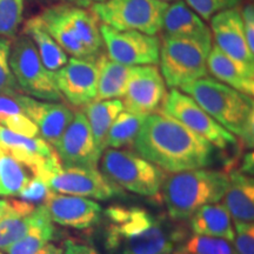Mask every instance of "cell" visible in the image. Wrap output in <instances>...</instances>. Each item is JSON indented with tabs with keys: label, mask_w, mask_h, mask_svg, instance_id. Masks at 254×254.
Returning <instances> with one entry per match:
<instances>
[{
	"label": "cell",
	"mask_w": 254,
	"mask_h": 254,
	"mask_svg": "<svg viewBox=\"0 0 254 254\" xmlns=\"http://www.w3.org/2000/svg\"><path fill=\"white\" fill-rule=\"evenodd\" d=\"M104 217V245L111 254H173L187 238L182 221L141 207L111 206Z\"/></svg>",
	"instance_id": "6da1fadb"
},
{
	"label": "cell",
	"mask_w": 254,
	"mask_h": 254,
	"mask_svg": "<svg viewBox=\"0 0 254 254\" xmlns=\"http://www.w3.org/2000/svg\"><path fill=\"white\" fill-rule=\"evenodd\" d=\"M132 146L136 154L170 173L205 168L213 161V146L163 112L146 117Z\"/></svg>",
	"instance_id": "7a4b0ae2"
},
{
	"label": "cell",
	"mask_w": 254,
	"mask_h": 254,
	"mask_svg": "<svg viewBox=\"0 0 254 254\" xmlns=\"http://www.w3.org/2000/svg\"><path fill=\"white\" fill-rule=\"evenodd\" d=\"M209 116L240 139L247 148L254 145V103L252 95L234 90L217 79L205 77L180 87Z\"/></svg>",
	"instance_id": "3957f363"
},
{
	"label": "cell",
	"mask_w": 254,
	"mask_h": 254,
	"mask_svg": "<svg viewBox=\"0 0 254 254\" xmlns=\"http://www.w3.org/2000/svg\"><path fill=\"white\" fill-rule=\"evenodd\" d=\"M228 184L230 178L225 171L204 168L182 171L165 177L160 198L172 220H189L202 206L220 201Z\"/></svg>",
	"instance_id": "277c9868"
},
{
	"label": "cell",
	"mask_w": 254,
	"mask_h": 254,
	"mask_svg": "<svg viewBox=\"0 0 254 254\" xmlns=\"http://www.w3.org/2000/svg\"><path fill=\"white\" fill-rule=\"evenodd\" d=\"M50 36L65 51L78 59H97L103 49L98 19L86 8L58 4L38 15Z\"/></svg>",
	"instance_id": "5b68a950"
},
{
	"label": "cell",
	"mask_w": 254,
	"mask_h": 254,
	"mask_svg": "<svg viewBox=\"0 0 254 254\" xmlns=\"http://www.w3.org/2000/svg\"><path fill=\"white\" fill-rule=\"evenodd\" d=\"M101 170L109 179L129 192L150 198H160L166 174L161 168L136 154L122 148H105Z\"/></svg>",
	"instance_id": "8992f818"
},
{
	"label": "cell",
	"mask_w": 254,
	"mask_h": 254,
	"mask_svg": "<svg viewBox=\"0 0 254 254\" xmlns=\"http://www.w3.org/2000/svg\"><path fill=\"white\" fill-rule=\"evenodd\" d=\"M168 5L160 0H105L92 5L91 11L98 20L117 31L157 36Z\"/></svg>",
	"instance_id": "52a82bcc"
},
{
	"label": "cell",
	"mask_w": 254,
	"mask_h": 254,
	"mask_svg": "<svg viewBox=\"0 0 254 254\" xmlns=\"http://www.w3.org/2000/svg\"><path fill=\"white\" fill-rule=\"evenodd\" d=\"M212 46L193 40L164 37L159 63L165 84L170 88H180L207 77V57Z\"/></svg>",
	"instance_id": "ba28073f"
},
{
	"label": "cell",
	"mask_w": 254,
	"mask_h": 254,
	"mask_svg": "<svg viewBox=\"0 0 254 254\" xmlns=\"http://www.w3.org/2000/svg\"><path fill=\"white\" fill-rule=\"evenodd\" d=\"M36 177H39L50 190L59 194L87 196L103 201L125 195L122 187L103 172L86 168H64L59 158L50 161Z\"/></svg>",
	"instance_id": "9c48e42d"
},
{
	"label": "cell",
	"mask_w": 254,
	"mask_h": 254,
	"mask_svg": "<svg viewBox=\"0 0 254 254\" xmlns=\"http://www.w3.org/2000/svg\"><path fill=\"white\" fill-rule=\"evenodd\" d=\"M8 62L21 93L38 100H63L53 72L44 66L36 46L27 36L23 34L11 44Z\"/></svg>",
	"instance_id": "30bf717a"
},
{
	"label": "cell",
	"mask_w": 254,
	"mask_h": 254,
	"mask_svg": "<svg viewBox=\"0 0 254 254\" xmlns=\"http://www.w3.org/2000/svg\"><path fill=\"white\" fill-rule=\"evenodd\" d=\"M160 112L183 124L212 146L226 150L237 145L236 136L219 125L192 98L178 88H171L170 93L166 94Z\"/></svg>",
	"instance_id": "8fae6325"
},
{
	"label": "cell",
	"mask_w": 254,
	"mask_h": 254,
	"mask_svg": "<svg viewBox=\"0 0 254 254\" xmlns=\"http://www.w3.org/2000/svg\"><path fill=\"white\" fill-rule=\"evenodd\" d=\"M101 39L109 58L127 66L157 65L160 52V40L155 36L138 31H117L100 25Z\"/></svg>",
	"instance_id": "7c38bea8"
},
{
	"label": "cell",
	"mask_w": 254,
	"mask_h": 254,
	"mask_svg": "<svg viewBox=\"0 0 254 254\" xmlns=\"http://www.w3.org/2000/svg\"><path fill=\"white\" fill-rule=\"evenodd\" d=\"M55 148L64 168L97 170L101 158L86 117L80 111L74 113L71 124Z\"/></svg>",
	"instance_id": "4fadbf2b"
},
{
	"label": "cell",
	"mask_w": 254,
	"mask_h": 254,
	"mask_svg": "<svg viewBox=\"0 0 254 254\" xmlns=\"http://www.w3.org/2000/svg\"><path fill=\"white\" fill-rule=\"evenodd\" d=\"M166 98V84L154 65L134 66L131 80L123 97L124 110L148 116L163 105Z\"/></svg>",
	"instance_id": "5bb4252c"
},
{
	"label": "cell",
	"mask_w": 254,
	"mask_h": 254,
	"mask_svg": "<svg viewBox=\"0 0 254 254\" xmlns=\"http://www.w3.org/2000/svg\"><path fill=\"white\" fill-rule=\"evenodd\" d=\"M53 75L60 94L73 106H85L94 101L98 88L97 59L71 58Z\"/></svg>",
	"instance_id": "9a60e30c"
},
{
	"label": "cell",
	"mask_w": 254,
	"mask_h": 254,
	"mask_svg": "<svg viewBox=\"0 0 254 254\" xmlns=\"http://www.w3.org/2000/svg\"><path fill=\"white\" fill-rule=\"evenodd\" d=\"M44 205L53 222L79 231L90 230L103 217L101 206L84 196L59 194L51 190Z\"/></svg>",
	"instance_id": "2e32d148"
},
{
	"label": "cell",
	"mask_w": 254,
	"mask_h": 254,
	"mask_svg": "<svg viewBox=\"0 0 254 254\" xmlns=\"http://www.w3.org/2000/svg\"><path fill=\"white\" fill-rule=\"evenodd\" d=\"M17 99L25 114L36 124L40 138L55 147L71 124L74 112L65 104L45 103L23 93L17 94Z\"/></svg>",
	"instance_id": "e0dca14e"
},
{
	"label": "cell",
	"mask_w": 254,
	"mask_h": 254,
	"mask_svg": "<svg viewBox=\"0 0 254 254\" xmlns=\"http://www.w3.org/2000/svg\"><path fill=\"white\" fill-rule=\"evenodd\" d=\"M209 20L215 46L237 62L254 68V55L247 46L240 9L237 7L219 12Z\"/></svg>",
	"instance_id": "ac0fdd59"
},
{
	"label": "cell",
	"mask_w": 254,
	"mask_h": 254,
	"mask_svg": "<svg viewBox=\"0 0 254 254\" xmlns=\"http://www.w3.org/2000/svg\"><path fill=\"white\" fill-rule=\"evenodd\" d=\"M161 30L164 37L193 40L206 45H212L213 39L207 24L182 0L168 5Z\"/></svg>",
	"instance_id": "d6986e66"
},
{
	"label": "cell",
	"mask_w": 254,
	"mask_h": 254,
	"mask_svg": "<svg viewBox=\"0 0 254 254\" xmlns=\"http://www.w3.org/2000/svg\"><path fill=\"white\" fill-rule=\"evenodd\" d=\"M0 145L25 167L36 174L57 154L52 146L45 140L37 138H27L9 131L0 125Z\"/></svg>",
	"instance_id": "ffe728a7"
},
{
	"label": "cell",
	"mask_w": 254,
	"mask_h": 254,
	"mask_svg": "<svg viewBox=\"0 0 254 254\" xmlns=\"http://www.w3.org/2000/svg\"><path fill=\"white\" fill-rule=\"evenodd\" d=\"M230 178L224 195V205L233 219L234 225H253L254 221V184L253 178L238 168L226 172Z\"/></svg>",
	"instance_id": "44dd1931"
},
{
	"label": "cell",
	"mask_w": 254,
	"mask_h": 254,
	"mask_svg": "<svg viewBox=\"0 0 254 254\" xmlns=\"http://www.w3.org/2000/svg\"><path fill=\"white\" fill-rule=\"evenodd\" d=\"M207 69L214 79L234 90L253 95L254 68H250L225 55L217 46H212L207 57Z\"/></svg>",
	"instance_id": "7402d4cb"
},
{
	"label": "cell",
	"mask_w": 254,
	"mask_h": 254,
	"mask_svg": "<svg viewBox=\"0 0 254 254\" xmlns=\"http://www.w3.org/2000/svg\"><path fill=\"white\" fill-rule=\"evenodd\" d=\"M190 226L195 236L214 237L233 243L234 227L224 204H207L195 211L190 219Z\"/></svg>",
	"instance_id": "603a6c76"
},
{
	"label": "cell",
	"mask_w": 254,
	"mask_h": 254,
	"mask_svg": "<svg viewBox=\"0 0 254 254\" xmlns=\"http://www.w3.org/2000/svg\"><path fill=\"white\" fill-rule=\"evenodd\" d=\"M97 65L98 88L94 101L123 98L131 80L134 66L117 63L106 56L99 57L97 59Z\"/></svg>",
	"instance_id": "cb8c5ba5"
},
{
	"label": "cell",
	"mask_w": 254,
	"mask_h": 254,
	"mask_svg": "<svg viewBox=\"0 0 254 254\" xmlns=\"http://www.w3.org/2000/svg\"><path fill=\"white\" fill-rule=\"evenodd\" d=\"M56 236V227L45 205L34 208V219L30 228L20 239L6 247L7 254H36Z\"/></svg>",
	"instance_id": "d4e9b609"
},
{
	"label": "cell",
	"mask_w": 254,
	"mask_h": 254,
	"mask_svg": "<svg viewBox=\"0 0 254 254\" xmlns=\"http://www.w3.org/2000/svg\"><path fill=\"white\" fill-rule=\"evenodd\" d=\"M23 34L30 38L32 43L34 44L41 62L49 71H58L68 62V57L66 52L50 36L49 32L40 23V19L38 15L28 19L25 23Z\"/></svg>",
	"instance_id": "484cf974"
},
{
	"label": "cell",
	"mask_w": 254,
	"mask_h": 254,
	"mask_svg": "<svg viewBox=\"0 0 254 254\" xmlns=\"http://www.w3.org/2000/svg\"><path fill=\"white\" fill-rule=\"evenodd\" d=\"M122 111H124V106L120 99L92 101L85 105L82 113L86 117L94 144L100 153H103L106 148L107 134L114 119Z\"/></svg>",
	"instance_id": "4316f807"
},
{
	"label": "cell",
	"mask_w": 254,
	"mask_h": 254,
	"mask_svg": "<svg viewBox=\"0 0 254 254\" xmlns=\"http://www.w3.org/2000/svg\"><path fill=\"white\" fill-rule=\"evenodd\" d=\"M34 208L31 202L19 200L17 207L0 219V250L4 251L26 233L33 222Z\"/></svg>",
	"instance_id": "83f0119b"
},
{
	"label": "cell",
	"mask_w": 254,
	"mask_h": 254,
	"mask_svg": "<svg viewBox=\"0 0 254 254\" xmlns=\"http://www.w3.org/2000/svg\"><path fill=\"white\" fill-rule=\"evenodd\" d=\"M30 179L24 165L0 145V195L17 196Z\"/></svg>",
	"instance_id": "f1b7e54d"
},
{
	"label": "cell",
	"mask_w": 254,
	"mask_h": 254,
	"mask_svg": "<svg viewBox=\"0 0 254 254\" xmlns=\"http://www.w3.org/2000/svg\"><path fill=\"white\" fill-rule=\"evenodd\" d=\"M146 117L122 111L111 126L106 139V148H123L132 146Z\"/></svg>",
	"instance_id": "f546056e"
},
{
	"label": "cell",
	"mask_w": 254,
	"mask_h": 254,
	"mask_svg": "<svg viewBox=\"0 0 254 254\" xmlns=\"http://www.w3.org/2000/svg\"><path fill=\"white\" fill-rule=\"evenodd\" d=\"M180 254H237L231 241L214 237L193 236L177 247Z\"/></svg>",
	"instance_id": "4dcf8cb0"
},
{
	"label": "cell",
	"mask_w": 254,
	"mask_h": 254,
	"mask_svg": "<svg viewBox=\"0 0 254 254\" xmlns=\"http://www.w3.org/2000/svg\"><path fill=\"white\" fill-rule=\"evenodd\" d=\"M24 0H0V37H14L23 21Z\"/></svg>",
	"instance_id": "1f68e13d"
},
{
	"label": "cell",
	"mask_w": 254,
	"mask_h": 254,
	"mask_svg": "<svg viewBox=\"0 0 254 254\" xmlns=\"http://www.w3.org/2000/svg\"><path fill=\"white\" fill-rule=\"evenodd\" d=\"M12 41L8 38L0 37V94L14 97L20 94L21 91L18 87L17 81L12 74L9 67V51Z\"/></svg>",
	"instance_id": "d6a6232c"
},
{
	"label": "cell",
	"mask_w": 254,
	"mask_h": 254,
	"mask_svg": "<svg viewBox=\"0 0 254 254\" xmlns=\"http://www.w3.org/2000/svg\"><path fill=\"white\" fill-rule=\"evenodd\" d=\"M243 1L244 0H186V4L202 20L208 21L219 12L239 7Z\"/></svg>",
	"instance_id": "836d02e7"
},
{
	"label": "cell",
	"mask_w": 254,
	"mask_h": 254,
	"mask_svg": "<svg viewBox=\"0 0 254 254\" xmlns=\"http://www.w3.org/2000/svg\"><path fill=\"white\" fill-rule=\"evenodd\" d=\"M50 189L39 177L34 176L30 179L26 185L21 189L20 192L18 193L19 198L24 201L31 202V204H36V202H44L47 195L50 194Z\"/></svg>",
	"instance_id": "e575fe53"
},
{
	"label": "cell",
	"mask_w": 254,
	"mask_h": 254,
	"mask_svg": "<svg viewBox=\"0 0 254 254\" xmlns=\"http://www.w3.org/2000/svg\"><path fill=\"white\" fill-rule=\"evenodd\" d=\"M234 250L237 254H254L253 225H234Z\"/></svg>",
	"instance_id": "d590c367"
},
{
	"label": "cell",
	"mask_w": 254,
	"mask_h": 254,
	"mask_svg": "<svg viewBox=\"0 0 254 254\" xmlns=\"http://www.w3.org/2000/svg\"><path fill=\"white\" fill-rule=\"evenodd\" d=\"M240 13L243 18L244 33H245L247 46L254 55V8L252 2H247Z\"/></svg>",
	"instance_id": "8d00e7d4"
},
{
	"label": "cell",
	"mask_w": 254,
	"mask_h": 254,
	"mask_svg": "<svg viewBox=\"0 0 254 254\" xmlns=\"http://www.w3.org/2000/svg\"><path fill=\"white\" fill-rule=\"evenodd\" d=\"M64 254H100L94 247L74 239H67L64 244Z\"/></svg>",
	"instance_id": "74e56055"
},
{
	"label": "cell",
	"mask_w": 254,
	"mask_h": 254,
	"mask_svg": "<svg viewBox=\"0 0 254 254\" xmlns=\"http://www.w3.org/2000/svg\"><path fill=\"white\" fill-rule=\"evenodd\" d=\"M18 204L19 200L17 199H0V219L4 217V215L9 213L11 211H13V209L18 206Z\"/></svg>",
	"instance_id": "f35d334b"
},
{
	"label": "cell",
	"mask_w": 254,
	"mask_h": 254,
	"mask_svg": "<svg viewBox=\"0 0 254 254\" xmlns=\"http://www.w3.org/2000/svg\"><path fill=\"white\" fill-rule=\"evenodd\" d=\"M36 254H64V250L62 247L55 245V244H46L40 251Z\"/></svg>",
	"instance_id": "ab89813d"
},
{
	"label": "cell",
	"mask_w": 254,
	"mask_h": 254,
	"mask_svg": "<svg viewBox=\"0 0 254 254\" xmlns=\"http://www.w3.org/2000/svg\"><path fill=\"white\" fill-rule=\"evenodd\" d=\"M103 1H105V0H67V2H69V4L78 6V7H81V8L91 7L92 5L99 4V2H103Z\"/></svg>",
	"instance_id": "60d3db41"
},
{
	"label": "cell",
	"mask_w": 254,
	"mask_h": 254,
	"mask_svg": "<svg viewBox=\"0 0 254 254\" xmlns=\"http://www.w3.org/2000/svg\"><path fill=\"white\" fill-rule=\"evenodd\" d=\"M160 1H164V2H177V1H180V0H160Z\"/></svg>",
	"instance_id": "b9f144b4"
},
{
	"label": "cell",
	"mask_w": 254,
	"mask_h": 254,
	"mask_svg": "<svg viewBox=\"0 0 254 254\" xmlns=\"http://www.w3.org/2000/svg\"><path fill=\"white\" fill-rule=\"evenodd\" d=\"M173 254H180V253H177V252H176V251H174V253H173Z\"/></svg>",
	"instance_id": "7bdbcfd3"
},
{
	"label": "cell",
	"mask_w": 254,
	"mask_h": 254,
	"mask_svg": "<svg viewBox=\"0 0 254 254\" xmlns=\"http://www.w3.org/2000/svg\"><path fill=\"white\" fill-rule=\"evenodd\" d=\"M60 1H67V0H60Z\"/></svg>",
	"instance_id": "ee69618b"
},
{
	"label": "cell",
	"mask_w": 254,
	"mask_h": 254,
	"mask_svg": "<svg viewBox=\"0 0 254 254\" xmlns=\"http://www.w3.org/2000/svg\"><path fill=\"white\" fill-rule=\"evenodd\" d=\"M0 254H4V253H2V252H0Z\"/></svg>",
	"instance_id": "f6af8a7d"
}]
</instances>
